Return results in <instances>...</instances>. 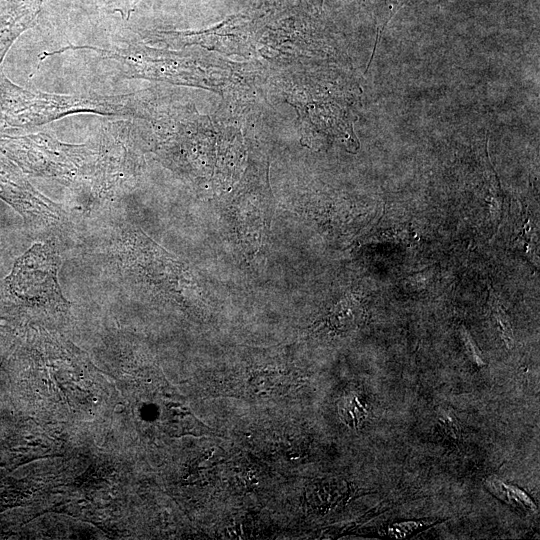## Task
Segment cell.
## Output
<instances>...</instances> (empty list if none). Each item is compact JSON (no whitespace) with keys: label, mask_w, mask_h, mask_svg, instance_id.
Wrapping results in <instances>:
<instances>
[{"label":"cell","mask_w":540,"mask_h":540,"mask_svg":"<svg viewBox=\"0 0 540 540\" xmlns=\"http://www.w3.org/2000/svg\"><path fill=\"white\" fill-rule=\"evenodd\" d=\"M42 3L43 0H17L0 15V63L13 42L36 22Z\"/></svg>","instance_id":"3957f363"},{"label":"cell","mask_w":540,"mask_h":540,"mask_svg":"<svg viewBox=\"0 0 540 540\" xmlns=\"http://www.w3.org/2000/svg\"><path fill=\"white\" fill-rule=\"evenodd\" d=\"M439 421L445 431L453 438H458L460 429L456 418L447 410H440L438 415Z\"/></svg>","instance_id":"9c48e42d"},{"label":"cell","mask_w":540,"mask_h":540,"mask_svg":"<svg viewBox=\"0 0 540 540\" xmlns=\"http://www.w3.org/2000/svg\"><path fill=\"white\" fill-rule=\"evenodd\" d=\"M489 489L503 501L518 507L521 510L534 512L536 507L533 501L522 490L500 481H489Z\"/></svg>","instance_id":"277c9868"},{"label":"cell","mask_w":540,"mask_h":540,"mask_svg":"<svg viewBox=\"0 0 540 540\" xmlns=\"http://www.w3.org/2000/svg\"><path fill=\"white\" fill-rule=\"evenodd\" d=\"M412 239L411 231L408 227L399 226L396 228H390L383 230L375 235L369 237V242H393V243H405Z\"/></svg>","instance_id":"8992f818"},{"label":"cell","mask_w":540,"mask_h":540,"mask_svg":"<svg viewBox=\"0 0 540 540\" xmlns=\"http://www.w3.org/2000/svg\"><path fill=\"white\" fill-rule=\"evenodd\" d=\"M8 1H10V2H14V1H17V0H8Z\"/></svg>","instance_id":"30bf717a"},{"label":"cell","mask_w":540,"mask_h":540,"mask_svg":"<svg viewBox=\"0 0 540 540\" xmlns=\"http://www.w3.org/2000/svg\"><path fill=\"white\" fill-rule=\"evenodd\" d=\"M131 98L31 91L13 84L0 70V116L5 126H36L77 113L131 115L135 112Z\"/></svg>","instance_id":"6da1fadb"},{"label":"cell","mask_w":540,"mask_h":540,"mask_svg":"<svg viewBox=\"0 0 540 540\" xmlns=\"http://www.w3.org/2000/svg\"><path fill=\"white\" fill-rule=\"evenodd\" d=\"M141 1L143 0H103L109 11L119 13L123 19H128Z\"/></svg>","instance_id":"52a82bcc"},{"label":"cell","mask_w":540,"mask_h":540,"mask_svg":"<svg viewBox=\"0 0 540 540\" xmlns=\"http://www.w3.org/2000/svg\"><path fill=\"white\" fill-rule=\"evenodd\" d=\"M55 259L45 248L37 245L17 264L13 283L25 290L26 296L45 298L59 296L55 281Z\"/></svg>","instance_id":"7a4b0ae2"},{"label":"cell","mask_w":540,"mask_h":540,"mask_svg":"<svg viewBox=\"0 0 540 540\" xmlns=\"http://www.w3.org/2000/svg\"><path fill=\"white\" fill-rule=\"evenodd\" d=\"M490 304L492 307L493 315L496 320L498 329L501 333V336L505 344L507 345L508 348L513 347V344H514L513 331H512L508 316L506 315L499 301L497 300V298H495L493 294H490Z\"/></svg>","instance_id":"5b68a950"},{"label":"cell","mask_w":540,"mask_h":540,"mask_svg":"<svg viewBox=\"0 0 540 540\" xmlns=\"http://www.w3.org/2000/svg\"><path fill=\"white\" fill-rule=\"evenodd\" d=\"M460 335L471 360L478 366L484 365L482 354L465 327L460 328Z\"/></svg>","instance_id":"ba28073f"}]
</instances>
